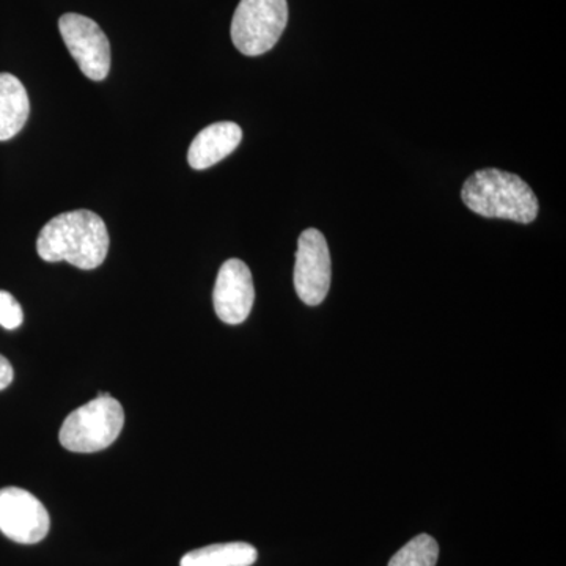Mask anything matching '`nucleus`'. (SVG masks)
<instances>
[{
    "label": "nucleus",
    "instance_id": "8",
    "mask_svg": "<svg viewBox=\"0 0 566 566\" xmlns=\"http://www.w3.org/2000/svg\"><path fill=\"white\" fill-rule=\"evenodd\" d=\"M255 301L252 273L248 264L241 260H227L216 279L212 304L216 315L226 324L244 323L251 315Z\"/></svg>",
    "mask_w": 566,
    "mask_h": 566
},
{
    "label": "nucleus",
    "instance_id": "6",
    "mask_svg": "<svg viewBox=\"0 0 566 566\" xmlns=\"http://www.w3.org/2000/svg\"><path fill=\"white\" fill-rule=\"evenodd\" d=\"M333 277L326 238L316 229L301 233L294 264V289L304 304L319 305L326 300Z\"/></svg>",
    "mask_w": 566,
    "mask_h": 566
},
{
    "label": "nucleus",
    "instance_id": "13",
    "mask_svg": "<svg viewBox=\"0 0 566 566\" xmlns=\"http://www.w3.org/2000/svg\"><path fill=\"white\" fill-rule=\"evenodd\" d=\"M24 322V312L13 294L0 290V326L13 331Z\"/></svg>",
    "mask_w": 566,
    "mask_h": 566
},
{
    "label": "nucleus",
    "instance_id": "7",
    "mask_svg": "<svg viewBox=\"0 0 566 566\" xmlns=\"http://www.w3.org/2000/svg\"><path fill=\"white\" fill-rule=\"evenodd\" d=\"M50 513L35 495L21 488L0 490V532L21 545H35L50 532Z\"/></svg>",
    "mask_w": 566,
    "mask_h": 566
},
{
    "label": "nucleus",
    "instance_id": "3",
    "mask_svg": "<svg viewBox=\"0 0 566 566\" xmlns=\"http://www.w3.org/2000/svg\"><path fill=\"white\" fill-rule=\"evenodd\" d=\"M125 424L123 406L107 392H99L66 417L61 428V444L70 452L95 453L114 444Z\"/></svg>",
    "mask_w": 566,
    "mask_h": 566
},
{
    "label": "nucleus",
    "instance_id": "10",
    "mask_svg": "<svg viewBox=\"0 0 566 566\" xmlns=\"http://www.w3.org/2000/svg\"><path fill=\"white\" fill-rule=\"evenodd\" d=\"M31 114V102L22 82L10 73H0V142L21 133Z\"/></svg>",
    "mask_w": 566,
    "mask_h": 566
},
{
    "label": "nucleus",
    "instance_id": "5",
    "mask_svg": "<svg viewBox=\"0 0 566 566\" xmlns=\"http://www.w3.org/2000/svg\"><path fill=\"white\" fill-rule=\"evenodd\" d=\"M59 31L82 73L92 81L106 80L111 71V43L106 33L91 18L63 14Z\"/></svg>",
    "mask_w": 566,
    "mask_h": 566
},
{
    "label": "nucleus",
    "instance_id": "1",
    "mask_svg": "<svg viewBox=\"0 0 566 566\" xmlns=\"http://www.w3.org/2000/svg\"><path fill=\"white\" fill-rule=\"evenodd\" d=\"M36 252L48 263L66 262L80 270H95L109 252V232L96 212H62L41 229Z\"/></svg>",
    "mask_w": 566,
    "mask_h": 566
},
{
    "label": "nucleus",
    "instance_id": "11",
    "mask_svg": "<svg viewBox=\"0 0 566 566\" xmlns=\"http://www.w3.org/2000/svg\"><path fill=\"white\" fill-rule=\"evenodd\" d=\"M259 553L249 543H222L191 551L181 558L180 566H252Z\"/></svg>",
    "mask_w": 566,
    "mask_h": 566
},
{
    "label": "nucleus",
    "instance_id": "4",
    "mask_svg": "<svg viewBox=\"0 0 566 566\" xmlns=\"http://www.w3.org/2000/svg\"><path fill=\"white\" fill-rule=\"evenodd\" d=\"M289 22L286 0H241L232 20V41L248 57L273 50Z\"/></svg>",
    "mask_w": 566,
    "mask_h": 566
},
{
    "label": "nucleus",
    "instance_id": "12",
    "mask_svg": "<svg viewBox=\"0 0 566 566\" xmlns=\"http://www.w3.org/2000/svg\"><path fill=\"white\" fill-rule=\"evenodd\" d=\"M439 546L433 536L417 535L406 543L392 558L389 566H436L438 564Z\"/></svg>",
    "mask_w": 566,
    "mask_h": 566
},
{
    "label": "nucleus",
    "instance_id": "2",
    "mask_svg": "<svg viewBox=\"0 0 566 566\" xmlns=\"http://www.w3.org/2000/svg\"><path fill=\"white\" fill-rule=\"evenodd\" d=\"M461 199L469 210L485 218L531 223L538 216V199L531 186L504 170L483 169L471 175L464 182Z\"/></svg>",
    "mask_w": 566,
    "mask_h": 566
},
{
    "label": "nucleus",
    "instance_id": "14",
    "mask_svg": "<svg viewBox=\"0 0 566 566\" xmlns=\"http://www.w3.org/2000/svg\"><path fill=\"white\" fill-rule=\"evenodd\" d=\"M13 367L6 357L0 356V390L7 389L13 382Z\"/></svg>",
    "mask_w": 566,
    "mask_h": 566
},
{
    "label": "nucleus",
    "instance_id": "9",
    "mask_svg": "<svg viewBox=\"0 0 566 566\" xmlns=\"http://www.w3.org/2000/svg\"><path fill=\"white\" fill-rule=\"evenodd\" d=\"M241 140H243V129L237 123H212L192 140L188 151L189 166L196 170L208 169L232 155Z\"/></svg>",
    "mask_w": 566,
    "mask_h": 566
}]
</instances>
